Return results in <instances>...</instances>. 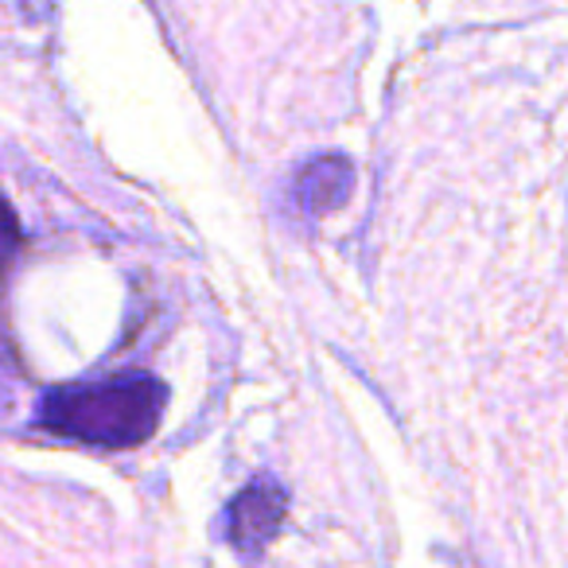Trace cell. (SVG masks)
<instances>
[{"mask_svg":"<svg viewBox=\"0 0 568 568\" xmlns=\"http://www.w3.org/2000/svg\"><path fill=\"white\" fill-rule=\"evenodd\" d=\"M284 510H288V498H284V490L273 479L250 483L230 503V541L242 552H261L276 537V529H281Z\"/></svg>","mask_w":568,"mask_h":568,"instance_id":"7a4b0ae2","label":"cell"},{"mask_svg":"<svg viewBox=\"0 0 568 568\" xmlns=\"http://www.w3.org/2000/svg\"><path fill=\"white\" fill-rule=\"evenodd\" d=\"M17 250H20V222L12 214L9 199L0 195V268L17 257Z\"/></svg>","mask_w":568,"mask_h":568,"instance_id":"277c9868","label":"cell"},{"mask_svg":"<svg viewBox=\"0 0 568 568\" xmlns=\"http://www.w3.org/2000/svg\"><path fill=\"white\" fill-rule=\"evenodd\" d=\"M351 180H355V172H351L347 160L320 156L301 168V175H296V183H293V195L308 214H324L351 195Z\"/></svg>","mask_w":568,"mask_h":568,"instance_id":"3957f363","label":"cell"},{"mask_svg":"<svg viewBox=\"0 0 568 568\" xmlns=\"http://www.w3.org/2000/svg\"><path fill=\"white\" fill-rule=\"evenodd\" d=\"M164 413V386L156 378H105L48 394L43 425L94 448L144 444Z\"/></svg>","mask_w":568,"mask_h":568,"instance_id":"6da1fadb","label":"cell"}]
</instances>
